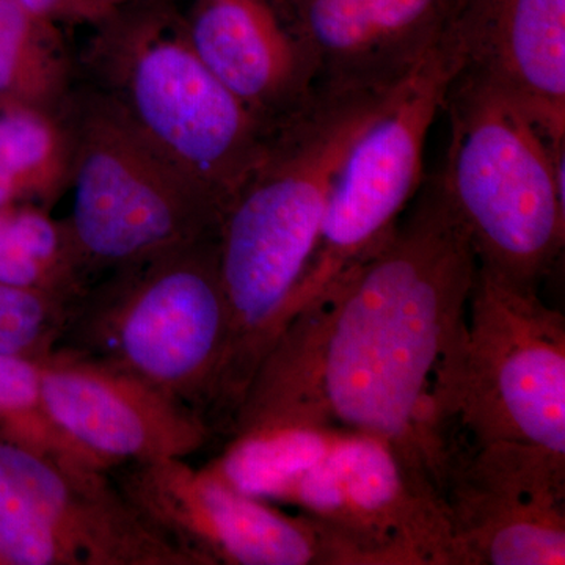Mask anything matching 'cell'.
Listing matches in <instances>:
<instances>
[{"label":"cell","instance_id":"8fae6325","mask_svg":"<svg viewBox=\"0 0 565 565\" xmlns=\"http://www.w3.org/2000/svg\"><path fill=\"white\" fill-rule=\"evenodd\" d=\"M444 501L460 565L565 564V456L520 444L460 446Z\"/></svg>","mask_w":565,"mask_h":565},{"label":"cell","instance_id":"4fadbf2b","mask_svg":"<svg viewBox=\"0 0 565 565\" xmlns=\"http://www.w3.org/2000/svg\"><path fill=\"white\" fill-rule=\"evenodd\" d=\"M0 465L82 565H195L145 522L110 470L10 438L0 440Z\"/></svg>","mask_w":565,"mask_h":565},{"label":"cell","instance_id":"30bf717a","mask_svg":"<svg viewBox=\"0 0 565 565\" xmlns=\"http://www.w3.org/2000/svg\"><path fill=\"white\" fill-rule=\"evenodd\" d=\"M110 473L145 522L195 565H359L321 523L248 497L188 459L125 463Z\"/></svg>","mask_w":565,"mask_h":565},{"label":"cell","instance_id":"ac0fdd59","mask_svg":"<svg viewBox=\"0 0 565 565\" xmlns=\"http://www.w3.org/2000/svg\"><path fill=\"white\" fill-rule=\"evenodd\" d=\"M73 139L63 114L0 110V207H47L71 188Z\"/></svg>","mask_w":565,"mask_h":565},{"label":"cell","instance_id":"e0dca14e","mask_svg":"<svg viewBox=\"0 0 565 565\" xmlns=\"http://www.w3.org/2000/svg\"><path fill=\"white\" fill-rule=\"evenodd\" d=\"M79 68L61 25L0 0V110L62 114L79 81Z\"/></svg>","mask_w":565,"mask_h":565},{"label":"cell","instance_id":"8992f818","mask_svg":"<svg viewBox=\"0 0 565 565\" xmlns=\"http://www.w3.org/2000/svg\"><path fill=\"white\" fill-rule=\"evenodd\" d=\"M62 114L73 139L66 222L92 278L218 234L222 211L106 96L82 82Z\"/></svg>","mask_w":565,"mask_h":565},{"label":"cell","instance_id":"5b68a950","mask_svg":"<svg viewBox=\"0 0 565 565\" xmlns=\"http://www.w3.org/2000/svg\"><path fill=\"white\" fill-rule=\"evenodd\" d=\"M217 236L104 274L57 349L131 374L207 422L228 334Z\"/></svg>","mask_w":565,"mask_h":565},{"label":"cell","instance_id":"6da1fadb","mask_svg":"<svg viewBox=\"0 0 565 565\" xmlns=\"http://www.w3.org/2000/svg\"><path fill=\"white\" fill-rule=\"evenodd\" d=\"M476 273L470 239L430 182L370 259L282 327L226 435H373L444 498Z\"/></svg>","mask_w":565,"mask_h":565},{"label":"cell","instance_id":"7c38bea8","mask_svg":"<svg viewBox=\"0 0 565 565\" xmlns=\"http://www.w3.org/2000/svg\"><path fill=\"white\" fill-rule=\"evenodd\" d=\"M40 366L47 418L96 467L189 459L214 435L195 408L109 364L57 349Z\"/></svg>","mask_w":565,"mask_h":565},{"label":"cell","instance_id":"9c48e42d","mask_svg":"<svg viewBox=\"0 0 565 565\" xmlns=\"http://www.w3.org/2000/svg\"><path fill=\"white\" fill-rule=\"evenodd\" d=\"M275 503L321 523L359 565H460L444 498L373 435L319 429Z\"/></svg>","mask_w":565,"mask_h":565},{"label":"cell","instance_id":"9a60e30c","mask_svg":"<svg viewBox=\"0 0 565 565\" xmlns=\"http://www.w3.org/2000/svg\"><path fill=\"white\" fill-rule=\"evenodd\" d=\"M444 32L460 71L514 96L565 145V0H451Z\"/></svg>","mask_w":565,"mask_h":565},{"label":"cell","instance_id":"ba28073f","mask_svg":"<svg viewBox=\"0 0 565 565\" xmlns=\"http://www.w3.org/2000/svg\"><path fill=\"white\" fill-rule=\"evenodd\" d=\"M460 70L462 57L444 32L352 145L286 323L390 239L422 185L427 136Z\"/></svg>","mask_w":565,"mask_h":565},{"label":"cell","instance_id":"2e32d148","mask_svg":"<svg viewBox=\"0 0 565 565\" xmlns=\"http://www.w3.org/2000/svg\"><path fill=\"white\" fill-rule=\"evenodd\" d=\"M184 17L204 65L270 128L318 87L313 57L275 0H192Z\"/></svg>","mask_w":565,"mask_h":565},{"label":"cell","instance_id":"5bb4252c","mask_svg":"<svg viewBox=\"0 0 565 565\" xmlns=\"http://www.w3.org/2000/svg\"><path fill=\"white\" fill-rule=\"evenodd\" d=\"M318 84L392 90L444 35L451 0H281Z\"/></svg>","mask_w":565,"mask_h":565},{"label":"cell","instance_id":"7402d4cb","mask_svg":"<svg viewBox=\"0 0 565 565\" xmlns=\"http://www.w3.org/2000/svg\"><path fill=\"white\" fill-rule=\"evenodd\" d=\"M0 418L18 426L20 435L14 440L21 444L81 457L44 412L40 360L0 353Z\"/></svg>","mask_w":565,"mask_h":565},{"label":"cell","instance_id":"cb8c5ba5","mask_svg":"<svg viewBox=\"0 0 565 565\" xmlns=\"http://www.w3.org/2000/svg\"><path fill=\"white\" fill-rule=\"evenodd\" d=\"M275 2H277L278 7H280L281 0H275Z\"/></svg>","mask_w":565,"mask_h":565},{"label":"cell","instance_id":"603a6c76","mask_svg":"<svg viewBox=\"0 0 565 565\" xmlns=\"http://www.w3.org/2000/svg\"><path fill=\"white\" fill-rule=\"evenodd\" d=\"M25 9L61 25H93L125 6L122 0H20Z\"/></svg>","mask_w":565,"mask_h":565},{"label":"cell","instance_id":"ffe728a7","mask_svg":"<svg viewBox=\"0 0 565 565\" xmlns=\"http://www.w3.org/2000/svg\"><path fill=\"white\" fill-rule=\"evenodd\" d=\"M77 300L0 281V353L43 360L61 344Z\"/></svg>","mask_w":565,"mask_h":565},{"label":"cell","instance_id":"52a82bcc","mask_svg":"<svg viewBox=\"0 0 565 565\" xmlns=\"http://www.w3.org/2000/svg\"><path fill=\"white\" fill-rule=\"evenodd\" d=\"M463 446L520 444L565 456V318L537 288L479 266L456 408Z\"/></svg>","mask_w":565,"mask_h":565},{"label":"cell","instance_id":"7a4b0ae2","mask_svg":"<svg viewBox=\"0 0 565 565\" xmlns=\"http://www.w3.org/2000/svg\"><path fill=\"white\" fill-rule=\"evenodd\" d=\"M392 92L318 84L267 137L218 226L228 348L236 355H262L281 332L313 256L334 177Z\"/></svg>","mask_w":565,"mask_h":565},{"label":"cell","instance_id":"d4e9b609","mask_svg":"<svg viewBox=\"0 0 565 565\" xmlns=\"http://www.w3.org/2000/svg\"><path fill=\"white\" fill-rule=\"evenodd\" d=\"M122 2L128 3L131 2V0H122Z\"/></svg>","mask_w":565,"mask_h":565},{"label":"cell","instance_id":"277c9868","mask_svg":"<svg viewBox=\"0 0 565 565\" xmlns=\"http://www.w3.org/2000/svg\"><path fill=\"white\" fill-rule=\"evenodd\" d=\"M444 109L451 122L441 192L479 266L537 288L565 243V145L492 82L460 71Z\"/></svg>","mask_w":565,"mask_h":565},{"label":"cell","instance_id":"d6986e66","mask_svg":"<svg viewBox=\"0 0 565 565\" xmlns=\"http://www.w3.org/2000/svg\"><path fill=\"white\" fill-rule=\"evenodd\" d=\"M0 281L79 300L92 277L68 222L47 207H0Z\"/></svg>","mask_w":565,"mask_h":565},{"label":"cell","instance_id":"3957f363","mask_svg":"<svg viewBox=\"0 0 565 565\" xmlns=\"http://www.w3.org/2000/svg\"><path fill=\"white\" fill-rule=\"evenodd\" d=\"M84 84L225 212L275 128L204 65L172 0H131L93 25Z\"/></svg>","mask_w":565,"mask_h":565},{"label":"cell","instance_id":"44dd1931","mask_svg":"<svg viewBox=\"0 0 565 565\" xmlns=\"http://www.w3.org/2000/svg\"><path fill=\"white\" fill-rule=\"evenodd\" d=\"M0 564L82 565L50 520L0 465Z\"/></svg>","mask_w":565,"mask_h":565}]
</instances>
